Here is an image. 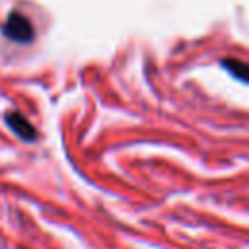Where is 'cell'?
Here are the masks:
<instances>
[{
  "mask_svg": "<svg viewBox=\"0 0 249 249\" xmlns=\"http://www.w3.org/2000/svg\"><path fill=\"white\" fill-rule=\"evenodd\" d=\"M2 33H4L8 39L16 41V43H29V41L33 39V25H31V21H29L25 16H21L19 12H12V14L8 16L6 23L2 25Z\"/></svg>",
  "mask_w": 249,
  "mask_h": 249,
  "instance_id": "cell-1",
  "label": "cell"
},
{
  "mask_svg": "<svg viewBox=\"0 0 249 249\" xmlns=\"http://www.w3.org/2000/svg\"><path fill=\"white\" fill-rule=\"evenodd\" d=\"M6 123H8V126H10L21 140H27V142L35 140L37 132H35L33 124H31L19 111H12V113H8V115H6Z\"/></svg>",
  "mask_w": 249,
  "mask_h": 249,
  "instance_id": "cell-2",
  "label": "cell"
},
{
  "mask_svg": "<svg viewBox=\"0 0 249 249\" xmlns=\"http://www.w3.org/2000/svg\"><path fill=\"white\" fill-rule=\"evenodd\" d=\"M222 68L228 70L235 80L243 82V84H249V64L247 62H241L237 58H222L220 60Z\"/></svg>",
  "mask_w": 249,
  "mask_h": 249,
  "instance_id": "cell-3",
  "label": "cell"
}]
</instances>
